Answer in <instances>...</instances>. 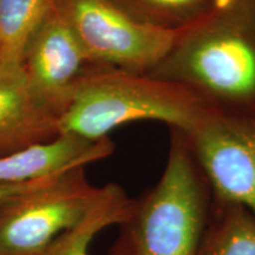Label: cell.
I'll list each match as a JSON object with an SVG mask.
<instances>
[{
	"label": "cell",
	"mask_w": 255,
	"mask_h": 255,
	"mask_svg": "<svg viewBox=\"0 0 255 255\" xmlns=\"http://www.w3.org/2000/svg\"><path fill=\"white\" fill-rule=\"evenodd\" d=\"M148 75L183 85L210 109L255 114V0H220Z\"/></svg>",
	"instance_id": "6da1fadb"
},
{
	"label": "cell",
	"mask_w": 255,
	"mask_h": 255,
	"mask_svg": "<svg viewBox=\"0 0 255 255\" xmlns=\"http://www.w3.org/2000/svg\"><path fill=\"white\" fill-rule=\"evenodd\" d=\"M88 62L148 75L178 34L138 23L111 0H55Z\"/></svg>",
	"instance_id": "5b68a950"
},
{
	"label": "cell",
	"mask_w": 255,
	"mask_h": 255,
	"mask_svg": "<svg viewBox=\"0 0 255 255\" xmlns=\"http://www.w3.org/2000/svg\"><path fill=\"white\" fill-rule=\"evenodd\" d=\"M138 23L161 31L180 32L214 11L220 0H111Z\"/></svg>",
	"instance_id": "7c38bea8"
},
{
	"label": "cell",
	"mask_w": 255,
	"mask_h": 255,
	"mask_svg": "<svg viewBox=\"0 0 255 255\" xmlns=\"http://www.w3.org/2000/svg\"><path fill=\"white\" fill-rule=\"evenodd\" d=\"M91 65L53 4L24 52L23 69L32 88L63 115L75 83Z\"/></svg>",
	"instance_id": "52a82bcc"
},
{
	"label": "cell",
	"mask_w": 255,
	"mask_h": 255,
	"mask_svg": "<svg viewBox=\"0 0 255 255\" xmlns=\"http://www.w3.org/2000/svg\"><path fill=\"white\" fill-rule=\"evenodd\" d=\"M46 178H41V180H37V181H33V182H28V183L0 184V206H1L4 202H6L7 200L12 199V197L15 195H18V194L24 193V191L31 189V188L36 187L41 182H44Z\"/></svg>",
	"instance_id": "5bb4252c"
},
{
	"label": "cell",
	"mask_w": 255,
	"mask_h": 255,
	"mask_svg": "<svg viewBox=\"0 0 255 255\" xmlns=\"http://www.w3.org/2000/svg\"><path fill=\"white\" fill-rule=\"evenodd\" d=\"M199 255H255V216L244 206L214 199Z\"/></svg>",
	"instance_id": "30bf717a"
},
{
	"label": "cell",
	"mask_w": 255,
	"mask_h": 255,
	"mask_svg": "<svg viewBox=\"0 0 255 255\" xmlns=\"http://www.w3.org/2000/svg\"><path fill=\"white\" fill-rule=\"evenodd\" d=\"M55 0H0V65L21 66L31 37Z\"/></svg>",
	"instance_id": "8fae6325"
},
{
	"label": "cell",
	"mask_w": 255,
	"mask_h": 255,
	"mask_svg": "<svg viewBox=\"0 0 255 255\" xmlns=\"http://www.w3.org/2000/svg\"><path fill=\"white\" fill-rule=\"evenodd\" d=\"M133 199L122 187L114 184L109 196L84 221L62 233L41 255H88L92 239L109 226L122 223L131 209Z\"/></svg>",
	"instance_id": "4fadbf2b"
},
{
	"label": "cell",
	"mask_w": 255,
	"mask_h": 255,
	"mask_svg": "<svg viewBox=\"0 0 255 255\" xmlns=\"http://www.w3.org/2000/svg\"><path fill=\"white\" fill-rule=\"evenodd\" d=\"M113 187L92 186L81 165L7 200L0 206V255H41L62 233L84 221Z\"/></svg>",
	"instance_id": "277c9868"
},
{
	"label": "cell",
	"mask_w": 255,
	"mask_h": 255,
	"mask_svg": "<svg viewBox=\"0 0 255 255\" xmlns=\"http://www.w3.org/2000/svg\"><path fill=\"white\" fill-rule=\"evenodd\" d=\"M60 119L32 88L23 65H0V157L57 138Z\"/></svg>",
	"instance_id": "ba28073f"
},
{
	"label": "cell",
	"mask_w": 255,
	"mask_h": 255,
	"mask_svg": "<svg viewBox=\"0 0 255 255\" xmlns=\"http://www.w3.org/2000/svg\"><path fill=\"white\" fill-rule=\"evenodd\" d=\"M184 133L214 199L255 216V114L207 109Z\"/></svg>",
	"instance_id": "8992f818"
},
{
	"label": "cell",
	"mask_w": 255,
	"mask_h": 255,
	"mask_svg": "<svg viewBox=\"0 0 255 255\" xmlns=\"http://www.w3.org/2000/svg\"><path fill=\"white\" fill-rule=\"evenodd\" d=\"M210 108L183 85L142 73L91 65L75 83L60 132L101 141L137 121H158L186 131Z\"/></svg>",
	"instance_id": "3957f363"
},
{
	"label": "cell",
	"mask_w": 255,
	"mask_h": 255,
	"mask_svg": "<svg viewBox=\"0 0 255 255\" xmlns=\"http://www.w3.org/2000/svg\"><path fill=\"white\" fill-rule=\"evenodd\" d=\"M214 195L183 130L170 128L163 174L133 199L107 255H199Z\"/></svg>",
	"instance_id": "7a4b0ae2"
},
{
	"label": "cell",
	"mask_w": 255,
	"mask_h": 255,
	"mask_svg": "<svg viewBox=\"0 0 255 255\" xmlns=\"http://www.w3.org/2000/svg\"><path fill=\"white\" fill-rule=\"evenodd\" d=\"M115 145L109 137L90 141L62 133L52 141L0 157V184H20L41 180L107 158Z\"/></svg>",
	"instance_id": "9c48e42d"
}]
</instances>
